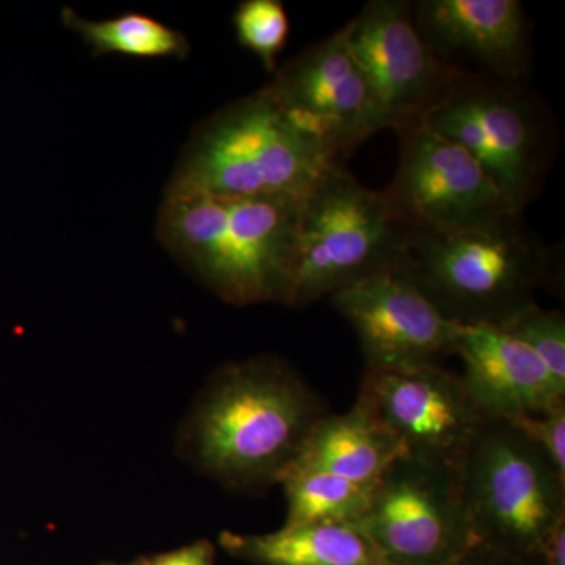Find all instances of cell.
<instances>
[{
    "label": "cell",
    "mask_w": 565,
    "mask_h": 565,
    "mask_svg": "<svg viewBox=\"0 0 565 565\" xmlns=\"http://www.w3.org/2000/svg\"><path fill=\"white\" fill-rule=\"evenodd\" d=\"M326 404L278 356L225 364L211 375L182 423V459L237 492L280 484Z\"/></svg>",
    "instance_id": "obj_1"
},
{
    "label": "cell",
    "mask_w": 565,
    "mask_h": 565,
    "mask_svg": "<svg viewBox=\"0 0 565 565\" xmlns=\"http://www.w3.org/2000/svg\"><path fill=\"white\" fill-rule=\"evenodd\" d=\"M337 167L269 87L215 111L193 132L166 196L302 200Z\"/></svg>",
    "instance_id": "obj_2"
},
{
    "label": "cell",
    "mask_w": 565,
    "mask_h": 565,
    "mask_svg": "<svg viewBox=\"0 0 565 565\" xmlns=\"http://www.w3.org/2000/svg\"><path fill=\"white\" fill-rule=\"evenodd\" d=\"M302 202L163 196L159 239L225 302L288 307Z\"/></svg>",
    "instance_id": "obj_3"
},
{
    "label": "cell",
    "mask_w": 565,
    "mask_h": 565,
    "mask_svg": "<svg viewBox=\"0 0 565 565\" xmlns=\"http://www.w3.org/2000/svg\"><path fill=\"white\" fill-rule=\"evenodd\" d=\"M399 269L460 326H504L535 302L556 274V258L511 212L448 233H412Z\"/></svg>",
    "instance_id": "obj_4"
},
{
    "label": "cell",
    "mask_w": 565,
    "mask_h": 565,
    "mask_svg": "<svg viewBox=\"0 0 565 565\" xmlns=\"http://www.w3.org/2000/svg\"><path fill=\"white\" fill-rule=\"evenodd\" d=\"M465 504L479 544L541 565L565 522V479L519 427L486 418L460 463Z\"/></svg>",
    "instance_id": "obj_5"
},
{
    "label": "cell",
    "mask_w": 565,
    "mask_h": 565,
    "mask_svg": "<svg viewBox=\"0 0 565 565\" xmlns=\"http://www.w3.org/2000/svg\"><path fill=\"white\" fill-rule=\"evenodd\" d=\"M411 234L384 193L370 191L337 167L300 207L288 307H310L353 282L396 269Z\"/></svg>",
    "instance_id": "obj_6"
},
{
    "label": "cell",
    "mask_w": 565,
    "mask_h": 565,
    "mask_svg": "<svg viewBox=\"0 0 565 565\" xmlns=\"http://www.w3.org/2000/svg\"><path fill=\"white\" fill-rule=\"evenodd\" d=\"M423 122L462 147L519 214L537 199L553 159L552 131L520 82L468 73Z\"/></svg>",
    "instance_id": "obj_7"
},
{
    "label": "cell",
    "mask_w": 565,
    "mask_h": 565,
    "mask_svg": "<svg viewBox=\"0 0 565 565\" xmlns=\"http://www.w3.org/2000/svg\"><path fill=\"white\" fill-rule=\"evenodd\" d=\"M359 526L392 565H452L479 544L460 468L407 455L375 481Z\"/></svg>",
    "instance_id": "obj_8"
},
{
    "label": "cell",
    "mask_w": 565,
    "mask_h": 565,
    "mask_svg": "<svg viewBox=\"0 0 565 565\" xmlns=\"http://www.w3.org/2000/svg\"><path fill=\"white\" fill-rule=\"evenodd\" d=\"M344 31L385 129L394 132L423 122L471 73L448 65L427 46L405 0L367 2Z\"/></svg>",
    "instance_id": "obj_9"
},
{
    "label": "cell",
    "mask_w": 565,
    "mask_h": 565,
    "mask_svg": "<svg viewBox=\"0 0 565 565\" xmlns=\"http://www.w3.org/2000/svg\"><path fill=\"white\" fill-rule=\"evenodd\" d=\"M396 134L399 163L382 193L408 232H459L515 212L481 166L455 141L424 122Z\"/></svg>",
    "instance_id": "obj_10"
},
{
    "label": "cell",
    "mask_w": 565,
    "mask_h": 565,
    "mask_svg": "<svg viewBox=\"0 0 565 565\" xmlns=\"http://www.w3.org/2000/svg\"><path fill=\"white\" fill-rule=\"evenodd\" d=\"M355 405L399 441L404 455L459 468L486 419L462 377L441 364L366 370Z\"/></svg>",
    "instance_id": "obj_11"
},
{
    "label": "cell",
    "mask_w": 565,
    "mask_h": 565,
    "mask_svg": "<svg viewBox=\"0 0 565 565\" xmlns=\"http://www.w3.org/2000/svg\"><path fill=\"white\" fill-rule=\"evenodd\" d=\"M267 87L341 163L385 129L344 28L286 62Z\"/></svg>",
    "instance_id": "obj_12"
},
{
    "label": "cell",
    "mask_w": 565,
    "mask_h": 565,
    "mask_svg": "<svg viewBox=\"0 0 565 565\" xmlns=\"http://www.w3.org/2000/svg\"><path fill=\"white\" fill-rule=\"evenodd\" d=\"M330 299L355 330L366 370L441 364L456 355L462 326L441 315L399 267L353 282Z\"/></svg>",
    "instance_id": "obj_13"
},
{
    "label": "cell",
    "mask_w": 565,
    "mask_h": 565,
    "mask_svg": "<svg viewBox=\"0 0 565 565\" xmlns=\"http://www.w3.org/2000/svg\"><path fill=\"white\" fill-rule=\"evenodd\" d=\"M419 35L448 65L455 55L479 76L520 82L531 65L530 32L516 0H423L412 6Z\"/></svg>",
    "instance_id": "obj_14"
},
{
    "label": "cell",
    "mask_w": 565,
    "mask_h": 565,
    "mask_svg": "<svg viewBox=\"0 0 565 565\" xmlns=\"http://www.w3.org/2000/svg\"><path fill=\"white\" fill-rule=\"evenodd\" d=\"M456 355L463 362L465 388L486 418L544 415L565 401V388L503 327L462 326Z\"/></svg>",
    "instance_id": "obj_15"
},
{
    "label": "cell",
    "mask_w": 565,
    "mask_h": 565,
    "mask_svg": "<svg viewBox=\"0 0 565 565\" xmlns=\"http://www.w3.org/2000/svg\"><path fill=\"white\" fill-rule=\"evenodd\" d=\"M218 544L253 565H392L359 525H282L266 534L223 531Z\"/></svg>",
    "instance_id": "obj_16"
},
{
    "label": "cell",
    "mask_w": 565,
    "mask_h": 565,
    "mask_svg": "<svg viewBox=\"0 0 565 565\" xmlns=\"http://www.w3.org/2000/svg\"><path fill=\"white\" fill-rule=\"evenodd\" d=\"M401 456L404 449L399 441L353 404L345 414L322 416L294 462L321 468L353 484L373 487Z\"/></svg>",
    "instance_id": "obj_17"
},
{
    "label": "cell",
    "mask_w": 565,
    "mask_h": 565,
    "mask_svg": "<svg viewBox=\"0 0 565 565\" xmlns=\"http://www.w3.org/2000/svg\"><path fill=\"white\" fill-rule=\"evenodd\" d=\"M278 486L286 498L285 525H359L373 489L300 462H292Z\"/></svg>",
    "instance_id": "obj_18"
},
{
    "label": "cell",
    "mask_w": 565,
    "mask_h": 565,
    "mask_svg": "<svg viewBox=\"0 0 565 565\" xmlns=\"http://www.w3.org/2000/svg\"><path fill=\"white\" fill-rule=\"evenodd\" d=\"M62 21L92 47L95 55L184 58L191 51V44L180 31L143 13H125L110 20L90 21L66 7L62 10Z\"/></svg>",
    "instance_id": "obj_19"
},
{
    "label": "cell",
    "mask_w": 565,
    "mask_h": 565,
    "mask_svg": "<svg viewBox=\"0 0 565 565\" xmlns=\"http://www.w3.org/2000/svg\"><path fill=\"white\" fill-rule=\"evenodd\" d=\"M233 28L241 46L275 73L289 36V18L280 0H244L234 11Z\"/></svg>",
    "instance_id": "obj_20"
},
{
    "label": "cell",
    "mask_w": 565,
    "mask_h": 565,
    "mask_svg": "<svg viewBox=\"0 0 565 565\" xmlns=\"http://www.w3.org/2000/svg\"><path fill=\"white\" fill-rule=\"evenodd\" d=\"M505 332L530 349L545 370L565 388V318L559 310L530 305L504 323Z\"/></svg>",
    "instance_id": "obj_21"
},
{
    "label": "cell",
    "mask_w": 565,
    "mask_h": 565,
    "mask_svg": "<svg viewBox=\"0 0 565 565\" xmlns=\"http://www.w3.org/2000/svg\"><path fill=\"white\" fill-rule=\"evenodd\" d=\"M508 422L519 427L565 479V401L544 415L519 416Z\"/></svg>",
    "instance_id": "obj_22"
},
{
    "label": "cell",
    "mask_w": 565,
    "mask_h": 565,
    "mask_svg": "<svg viewBox=\"0 0 565 565\" xmlns=\"http://www.w3.org/2000/svg\"><path fill=\"white\" fill-rule=\"evenodd\" d=\"M215 546L210 541H196L173 552L162 553L140 565H214Z\"/></svg>",
    "instance_id": "obj_23"
},
{
    "label": "cell",
    "mask_w": 565,
    "mask_h": 565,
    "mask_svg": "<svg viewBox=\"0 0 565 565\" xmlns=\"http://www.w3.org/2000/svg\"><path fill=\"white\" fill-rule=\"evenodd\" d=\"M452 565H527L516 557L487 544L475 545L467 555Z\"/></svg>",
    "instance_id": "obj_24"
},
{
    "label": "cell",
    "mask_w": 565,
    "mask_h": 565,
    "mask_svg": "<svg viewBox=\"0 0 565 565\" xmlns=\"http://www.w3.org/2000/svg\"><path fill=\"white\" fill-rule=\"evenodd\" d=\"M541 565H565V522L556 527L546 542Z\"/></svg>",
    "instance_id": "obj_25"
},
{
    "label": "cell",
    "mask_w": 565,
    "mask_h": 565,
    "mask_svg": "<svg viewBox=\"0 0 565 565\" xmlns=\"http://www.w3.org/2000/svg\"><path fill=\"white\" fill-rule=\"evenodd\" d=\"M131 565H140V563H137V564H131Z\"/></svg>",
    "instance_id": "obj_26"
}]
</instances>
